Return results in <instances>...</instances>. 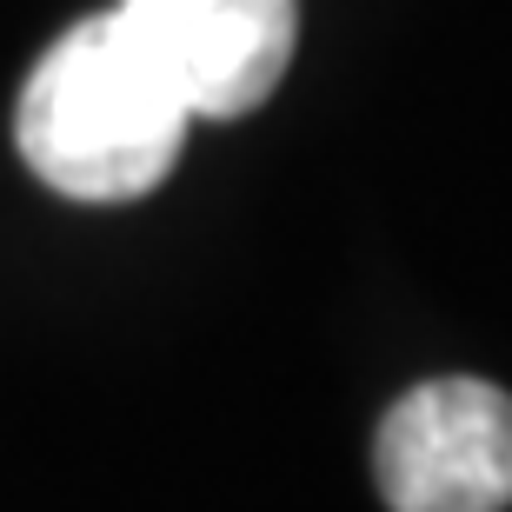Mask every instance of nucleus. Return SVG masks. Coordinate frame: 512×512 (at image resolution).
Returning a JSON list of instances; mask_svg holds the SVG:
<instances>
[{
	"label": "nucleus",
	"mask_w": 512,
	"mask_h": 512,
	"mask_svg": "<svg viewBox=\"0 0 512 512\" xmlns=\"http://www.w3.org/2000/svg\"><path fill=\"white\" fill-rule=\"evenodd\" d=\"M114 14L193 120L253 114L300 47V0H120Z\"/></svg>",
	"instance_id": "obj_3"
},
{
	"label": "nucleus",
	"mask_w": 512,
	"mask_h": 512,
	"mask_svg": "<svg viewBox=\"0 0 512 512\" xmlns=\"http://www.w3.org/2000/svg\"><path fill=\"white\" fill-rule=\"evenodd\" d=\"M380 499L393 512H506L512 506V393L486 380H426L373 439Z\"/></svg>",
	"instance_id": "obj_2"
},
{
	"label": "nucleus",
	"mask_w": 512,
	"mask_h": 512,
	"mask_svg": "<svg viewBox=\"0 0 512 512\" xmlns=\"http://www.w3.org/2000/svg\"><path fill=\"white\" fill-rule=\"evenodd\" d=\"M187 127V100L120 14L74 20L34 60L14 107V147L34 180L87 207L153 193L187 147Z\"/></svg>",
	"instance_id": "obj_1"
}]
</instances>
